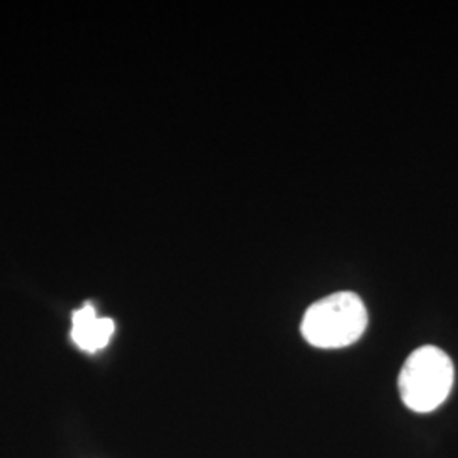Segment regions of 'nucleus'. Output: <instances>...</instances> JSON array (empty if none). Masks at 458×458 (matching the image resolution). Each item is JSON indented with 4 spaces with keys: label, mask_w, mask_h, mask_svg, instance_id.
Masks as SVG:
<instances>
[{
    "label": "nucleus",
    "mask_w": 458,
    "mask_h": 458,
    "mask_svg": "<svg viewBox=\"0 0 458 458\" xmlns=\"http://www.w3.org/2000/svg\"><path fill=\"white\" fill-rule=\"evenodd\" d=\"M114 321L100 318L92 304H85L73 312L72 318V340L89 353L106 348L114 335Z\"/></svg>",
    "instance_id": "nucleus-3"
},
{
    "label": "nucleus",
    "mask_w": 458,
    "mask_h": 458,
    "mask_svg": "<svg viewBox=\"0 0 458 458\" xmlns=\"http://www.w3.org/2000/svg\"><path fill=\"white\" fill-rule=\"evenodd\" d=\"M367 323V310L359 295L335 293L310 306L301 333L316 348H344L360 340Z\"/></svg>",
    "instance_id": "nucleus-1"
},
{
    "label": "nucleus",
    "mask_w": 458,
    "mask_h": 458,
    "mask_svg": "<svg viewBox=\"0 0 458 458\" xmlns=\"http://www.w3.org/2000/svg\"><path fill=\"white\" fill-rule=\"evenodd\" d=\"M455 369L450 357L437 346H421L412 352L399 376L403 403L414 412L440 408L452 393Z\"/></svg>",
    "instance_id": "nucleus-2"
}]
</instances>
